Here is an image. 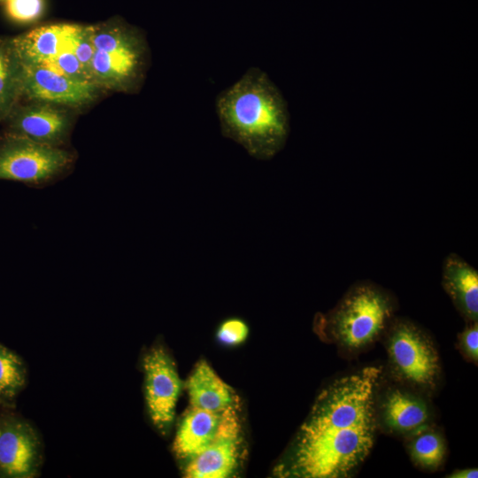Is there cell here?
<instances>
[{
    "mask_svg": "<svg viewBox=\"0 0 478 478\" xmlns=\"http://www.w3.org/2000/svg\"><path fill=\"white\" fill-rule=\"evenodd\" d=\"M381 373L366 366L322 389L299 430L284 474L343 478L366 459L374 441Z\"/></svg>",
    "mask_w": 478,
    "mask_h": 478,
    "instance_id": "6da1fadb",
    "label": "cell"
},
{
    "mask_svg": "<svg viewBox=\"0 0 478 478\" xmlns=\"http://www.w3.org/2000/svg\"><path fill=\"white\" fill-rule=\"evenodd\" d=\"M220 132L258 160H269L285 146L290 130L287 102L268 74L249 68L216 98Z\"/></svg>",
    "mask_w": 478,
    "mask_h": 478,
    "instance_id": "7a4b0ae2",
    "label": "cell"
},
{
    "mask_svg": "<svg viewBox=\"0 0 478 478\" xmlns=\"http://www.w3.org/2000/svg\"><path fill=\"white\" fill-rule=\"evenodd\" d=\"M394 310V300L387 291L371 282H359L346 292L322 322L339 345L358 350L379 336Z\"/></svg>",
    "mask_w": 478,
    "mask_h": 478,
    "instance_id": "3957f363",
    "label": "cell"
},
{
    "mask_svg": "<svg viewBox=\"0 0 478 478\" xmlns=\"http://www.w3.org/2000/svg\"><path fill=\"white\" fill-rule=\"evenodd\" d=\"M73 161L62 147L4 134L0 140V180L41 185L65 173Z\"/></svg>",
    "mask_w": 478,
    "mask_h": 478,
    "instance_id": "277c9868",
    "label": "cell"
},
{
    "mask_svg": "<svg viewBox=\"0 0 478 478\" xmlns=\"http://www.w3.org/2000/svg\"><path fill=\"white\" fill-rule=\"evenodd\" d=\"M387 351L393 372L401 380L420 388H433L440 366L437 351L429 337L412 322L393 323L387 340Z\"/></svg>",
    "mask_w": 478,
    "mask_h": 478,
    "instance_id": "5b68a950",
    "label": "cell"
},
{
    "mask_svg": "<svg viewBox=\"0 0 478 478\" xmlns=\"http://www.w3.org/2000/svg\"><path fill=\"white\" fill-rule=\"evenodd\" d=\"M44 463V443L35 425L16 411L0 406V477L35 478Z\"/></svg>",
    "mask_w": 478,
    "mask_h": 478,
    "instance_id": "8992f818",
    "label": "cell"
},
{
    "mask_svg": "<svg viewBox=\"0 0 478 478\" xmlns=\"http://www.w3.org/2000/svg\"><path fill=\"white\" fill-rule=\"evenodd\" d=\"M144 399L152 425L162 435L170 430L181 389L175 363L166 348L157 343L143 355Z\"/></svg>",
    "mask_w": 478,
    "mask_h": 478,
    "instance_id": "52a82bcc",
    "label": "cell"
},
{
    "mask_svg": "<svg viewBox=\"0 0 478 478\" xmlns=\"http://www.w3.org/2000/svg\"><path fill=\"white\" fill-rule=\"evenodd\" d=\"M67 110L65 106L40 101L18 104L4 120L5 134L49 146L62 147L73 126V114Z\"/></svg>",
    "mask_w": 478,
    "mask_h": 478,
    "instance_id": "ba28073f",
    "label": "cell"
},
{
    "mask_svg": "<svg viewBox=\"0 0 478 478\" xmlns=\"http://www.w3.org/2000/svg\"><path fill=\"white\" fill-rule=\"evenodd\" d=\"M102 89L96 83L71 79L44 66L22 65L21 97L67 108L92 103Z\"/></svg>",
    "mask_w": 478,
    "mask_h": 478,
    "instance_id": "9c48e42d",
    "label": "cell"
},
{
    "mask_svg": "<svg viewBox=\"0 0 478 478\" xmlns=\"http://www.w3.org/2000/svg\"><path fill=\"white\" fill-rule=\"evenodd\" d=\"M240 428L235 407L225 410L213 440L191 459L185 469V477L225 478L231 475L238 465Z\"/></svg>",
    "mask_w": 478,
    "mask_h": 478,
    "instance_id": "30bf717a",
    "label": "cell"
},
{
    "mask_svg": "<svg viewBox=\"0 0 478 478\" xmlns=\"http://www.w3.org/2000/svg\"><path fill=\"white\" fill-rule=\"evenodd\" d=\"M148 56L147 44L110 52L95 50L93 81L101 89L135 92L143 81Z\"/></svg>",
    "mask_w": 478,
    "mask_h": 478,
    "instance_id": "8fae6325",
    "label": "cell"
},
{
    "mask_svg": "<svg viewBox=\"0 0 478 478\" xmlns=\"http://www.w3.org/2000/svg\"><path fill=\"white\" fill-rule=\"evenodd\" d=\"M78 24H50L12 37L22 65L43 66L61 51L73 49Z\"/></svg>",
    "mask_w": 478,
    "mask_h": 478,
    "instance_id": "7c38bea8",
    "label": "cell"
},
{
    "mask_svg": "<svg viewBox=\"0 0 478 478\" xmlns=\"http://www.w3.org/2000/svg\"><path fill=\"white\" fill-rule=\"evenodd\" d=\"M442 284L460 314L468 320L478 319V273L455 252L443 261Z\"/></svg>",
    "mask_w": 478,
    "mask_h": 478,
    "instance_id": "4fadbf2b",
    "label": "cell"
},
{
    "mask_svg": "<svg viewBox=\"0 0 478 478\" xmlns=\"http://www.w3.org/2000/svg\"><path fill=\"white\" fill-rule=\"evenodd\" d=\"M380 408L383 424L396 433L412 434L427 426L429 419L422 399L397 388L386 392Z\"/></svg>",
    "mask_w": 478,
    "mask_h": 478,
    "instance_id": "5bb4252c",
    "label": "cell"
},
{
    "mask_svg": "<svg viewBox=\"0 0 478 478\" xmlns=\"http://www.w3.org/2000/svg\"><path fill=\"white\" fill-rule=\"evenodd\" d=\"M187 390L191 407L219 414L235 407L233 390L204 360L193 370L187 382Z\"/></svg>",
    "mask_w": 478,
    "mask_h": 478,
    "instance_id": "9a60e30c",
    "label": "cell"
},
{
    "mask_svg": "<svg viewBox=\"0 0 478 478\" xmlns=\"http://www.w3.org/2000/svg\"><path fill=\"white\" fill-rule=\"evenodd\" d=\"M220 414L191 407L186 412L174 437L173 449L180 459H194L213 440Z\"/></svg>",
    "mask_w": 478,
    "mask_h": 478,
    "instance_id": "2e32d148",
    "label": "cell"
},
{
    "mask_svg": "<svg viewBox=\"0 0 478 478\" xmlns=\"http://www.w3.org/2000/svg\"><path fill=\"white\" fill-rule=\"evenodd\" d=\"M22 64L12 38H0V124L21 98Z\"/></svg>",
    "mask_w": 478,
    "mask_h": 478,
    "instance_id": "e0dca14e",
    "label": "cell"
},
{
    "mask_svg": "<svg viewBox=\"0 0 478 478\" xmlns=\"http://www.w3.org/2000/svg\"><path fill=\"white\" fill-rule=\"evenodd\" d=\"M28 383L26 361L0 343V406L16 407V400Z\"/></svg>",
    "mask_w": 478,
    "mask_h": 478,
    "instance_id": "ac0fdd59",
    "label": "cell"
},
{
    "mask_svg": "<svg viewBox=\"0 0 478 478\" xmlns=\"http://www.w3.org/2000/svg\"><path fill=\"white\" fill-rule=\"evenodd\" d=\"M96 50L110 52L147 44L143 34L135 27L120 20L90 25Z\"/></svg>",
    "mask_w": 478,
    "mask_h": 478,
    "instance_id": "d6986e66",
    "label": "cell"
},
{
    "mask_svg": "<svg viewBox=\"0 0 478 478\" xmlns=\"http://www.w3.org/2000/svg\"><path fill=\"white\" fill-rule=\"evenodd\" d=\"M412 436L408 447L412 461L425 469L437 468L445 456V444L440 434L424 426Z\"/></svg>",
    "mask_w": 478,
    "mask_h": 478,
    "instance_id": "ffe728a7",
    "label": "cell"
},
{
    "mask_svg": "<svg viewBox=\"0 0 478 478\" xmlns=\"http://www.w3.org/2000/svg\"><path fill=\"white\" fill-rule=\"evenodd\" d=\"M3 3L6 16L19 25L36 22L45 11V0H4Z\"/></svg>",
    "mask_w": 478,
    "mask_h": 478,
    "instance_id": "44dd1931",
    "label": "cell"
},
{
    "mask_svg": "<svg viewBox=\"0 0 478 478\" xmlns=\"http://www.w3.org/2000/svg\"><path fill=\"white\" fill-rule=\"evenodd\" d=\"M95 50L91 37V26L78 25L73 37V51L92 82H94L92 60Z\"/></svg>",
    "mask_w": 478,
    "mask_h": 478,
    "instance_id": "7402d4cb",
    "label": "cell"
},
{
    "mask_svg": "<svg viewBox=\"0 0 478 478\" xmlns=\"http://www.w3.org/2000/svg\"><path fill=\"white\" fill-rule=\"evenodd\" d=\"M43 66L71 79L92 82L84 72L73 49L61 51Z\"/></svg>",
    "mask_w": 478,
    "mask_h": 478,
    "instance_id": "603a6c76",
    "label": "cell"
},
{
    "mask_svg": "<svg viewBox=\"0 0 478 478\" xmlns=\"http://www.w3.org/2000/svg\"><path fill=\"white\" fill-rule=\"evenodd\" d=\"M249 328L245 321L239 318L225 320L217 330L218 340L228 346L243 343L248 336Z\"/></svg>",
    "mask_w": 478,
    "mask_h": 478,
    "instance_id": "cb8c5ba5",
    "label": "cell"
},
{
    "mask_svg": "<svg viewBox=\"0 0 478 478\" xmlns=\"http://www.w3.org/2000/svg\"><path fill=\"white\" fill-rule=\"evenodd\" d=\"M460 347L467 358L477 361L478 358V327L477 321H471L459 337Z\"/></svg>",
    "mask_w": 478,
    "mask_h": 478,
    "instance_id": "d4e9b609",
    "label": "cell"
},
{
    "mask_svg": "<svg viewBox=\"0 0 478 478\" xmlns=\"http://www.w3.org/2000/svg\"><path fill=\"white\" fill-rule=\"evenodd\" d=\"M478 471L477 469L472 468V469H462L456 471L452 473L450 477L453 478H470V477H477Z\"/></svg>",
    "mask_w": 478,
    "mask_h": 478,
    "instance_id": "484cf974",
    "label": "cell"
},
{
    "mask_svg": "<svg viewBox=\"0 0 478 478\" xmlns=\"http://www.w3.org/2000/svg\"><path fill=\"white\" fill-rule=\"evenodd\" d=\"M3 2H4V0H0V3H3Z\"/></svg>",
    "mask_w": 478,
    "mask_h": 478,
    "instance_id": "4316f807",
    "label": "cell"
}]
</instances>
